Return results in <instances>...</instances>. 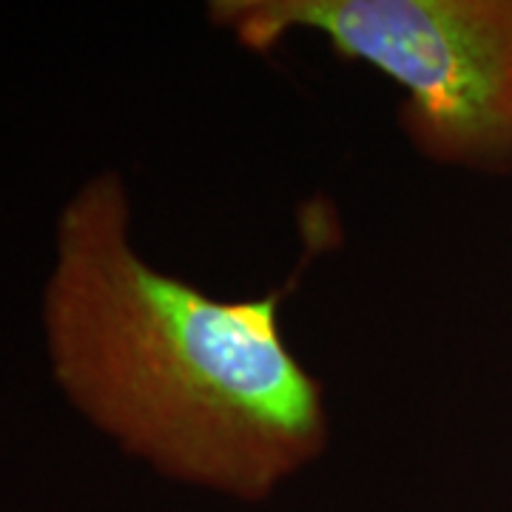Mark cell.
I'll return each instance as SVG.
<instances>
[{"instance_id":"1","label":"cell","mask_w":512,"mask_h":512,"mask_svg":"<svg viewBox=\"0 0 512 512\" xmlns=\"http://www.w3.org/2000/svg\"><path fill=\"white\" fill-rule=\"evenodd\" d=\"M126 177L103 168L55 220L40 291L60 396L123 456L165 481L259 504L328 453L325 382L285 333V302L339 242L325 197L302 208V254L262 296H214L134 245Z\"/></svg>"},{"instance_id":"2","label":"cell","mask_w":512,"mask_h":512,"mask_svg":"<svg viewBox=\"0 0 512 512\" xmlns=\"http://www.w3.org/2000/svg\"><path fill=\"white\" fill-rule=\"evenodd\" d=\"M205 20L251 55L319 37L402 92L421 160L512 177V0H208Z\"/></svg>"}]
</instances>
